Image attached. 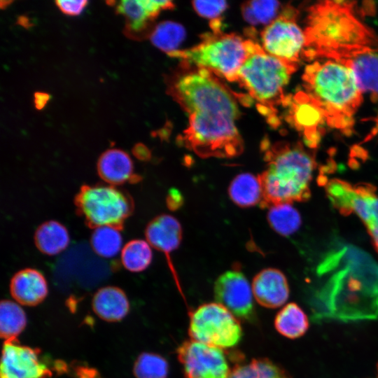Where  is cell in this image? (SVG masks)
I'll return each instance as SVG.
<instances>
[{
    "mask_svg": "<svg viewBox=\"0 0 378 378\" xmlns=\"http://www.w3.org/2000/svg\"><path fill=\"white\" fill-rule=\"evenodd\" d=\"M355 2L321 1L308 8L302 57L337 62L354 74L377 106L365 141L378 136V36L356 16Z\"/></svg>",
    "mask_w": 378,
    "mask_h": 378,
    "instance_id": "6da1fadb",
    "label": "cell"
},
{
    "mask_svg": "<svg viewBox=\"0 0 378 378\" xmlns=\"http://www.w3.org/2000/svg\"><path fill=\"white\" fill-rule=\"evenodd\" d=\"M186 66L168 90L188 115L181 141L201 158L239 155L244 143L236 126L239 110L233 95L209 70Z\"/></svg>",
    "mask_w": 378,
    "mask_h": 378,
    "instance_id": "7a4b0ae2",
    "label": "cell"
},
{
    "mask_svg": "<svg viewBox=\"0 0 378 378\" xmlns=\"http://www.w3.org/2000/svg\"><path fill=\"white\" fill-rule=\"evenodd\" d=\"M304 92L321 112L325 122L345 134H351L354 115L363 102L354 72L332 60L308 64L302 75Z\"/></svg>",
    "mask_w": 378,
    "mask_h": 378,
    "instance_id": "3957f363",
    "label": "cell"
},
{
    "mask_svg": "<svg viewBox=\"0 0 378 378\" xmlns=\"http://www.w3.org/2000/svg\"><path fill=\"white\" fill-rule=\"evenodd\" d=\"M265 149L266 167L258 174L262 208L307 201L316 167L314 157L301 144L278 142Z\"/></svg>",
    "mask_w": 378,
    "mask_h": 378,
    "instance_id": "277c9868",
    "label": "cell"
},
{
    "mask_svg": "<svg viewBox=\"0 0 378 378\" xmlns=\"http://www.w3.org/2000/svg\"><path fill=\"white\" fill-rule=\"evenodd\" d=\"M297 68L267 53L256 43L238 72L236 82L258 102L261 111L274 126L279 124L276 107L290 103L284 90Z\"/></svg>",
    "mask_w": 378,
    "mask_h": 378,
    "instance_id": "5b68a950",
    "label": "cell"
},
{
    "mask_svg": "<svg viewBox=\"0 0 378 378\" xmlns=\"http://www.w3.org/2000/svg\"><path fill=\"white\" fill-rule=\"evenodd\" d=\"M256 43L235 34L213 31L197 46L168 55L180 59L186 66L203 68L235 82L241 66Z\"/></svg>",
    "mask_w": 378,
    "mask_h": 378,
    "instance_id": "8992f818",
    "label": "cell"
},
{
    "mask_svg": "<svg viewBox=\"0 0 378 378\" xmlns=\"http://www.w3.org/2000/svg\"><path fill=\"white\" fill-rule=\"evenodd\" d=\"M78 212L92 227L111 225L121 228L131 214L130 197L113 186H83L75 200Z\"/></svg>",
    "mask_w": 378,
    "mask_h": 378,
    "instance_id": "52a82bcc",
    "label": "cell"
},
{
    "mask_svg": "<svg viewBox=\"0 0 378 378\" xmlns=\"http://www.w3.org/2000/svg\"><path fill=\"white\" fill-rule=\"evenodd\" d=\"M188 333L190 340L223 349L240 342L242 328L227 308L218 302H209L190 314Z\"/></svg>",
    "mask_w": 378,
    "mask_h": 378,
    "instance_id": "ba28073f",
    "label": "cell"
},
{
    "mask_svg": "<svg viewBox=\"0 0 378 378\" xmlns=\"http://www.w3.org/2000/svg\"><path fill=\"white\" fill-rule=\"evenodd\" d=\"M326 192L332 204L343 214L356 213L363 220L378 253V195L370 184L352 186L339 179L329 181Z\"/></svg>",
    "mask_w": 378,
    "mask_h": 378,
    "instance_id": "9c48e42d",
    "label": "cell"
},
{
    "mask_svg": "<svg viewBox=\"0 0 378 378\" xmlns=\"http://www.w3.org/2000/svg\"><path fill=\"white\" fill-rule=\"evenodd\" d=\"M298 10L291 6L267 25L261 34L263 50L268 54L298 67L305 43L304 30L298 25Z\"/></svg>",
    "mask_w": 378,
    "mask_h": 378,
    "instance_id": "30bf717a",
    "label": "cell"
},
{
    "mask_svg": "<svg viewBox=\"0 0 378 378\" xmlns=\"http://www.w3.org/2000/svg\"><path fill=\"white\" fill-rule=\"evenodd\" d=\"M184 378H230L232 368L223 349L192 340L176 350Z\"/></svg>",
    "mask_w": 378,
    "mask_h": 378,
    "instance_id": "8fae6325",
    "label": "cell"
},
{
    "mask_svg": "<svg viewBox=\"0 0 378 378\" xmlns=\"http://www.w3.org/2000/svg\"><path fill=\"white\" fill-rule=\"evenodd\" d=\"M214 293L216 302L236 318L245 321L255 319L252 287L242 272L229 270L220 274L214 283Z\"/></svg>",
    "mask_w": 378,
    "mask_h": 378,
    "instance_id": "7c38bea8",
    "label": "cell"
},
{
    "mask_svg": "<svg viewBox=\"0 0 378 378\" xmlns=\"http://www.w3.org/2000/svg\"><path fill=\"white\" fill-rule=\"evenodd\" d=\"M40 355L38 349L22 345L18 339L4 341L0 378H50L52 372Z\"/></svg>",
    "mask_w": 378,
    "mask_h": 378,
    "instance_id": "4fadbf2b",
    "label": "cell"
},
{
    "mask_svg": "<svg viewBox=\"0 0 378 378\" xmlns=\"http://www.w3.org/2000/svg\"><path fill=\"white\" fill-rule=\"evenodd\" d=\"M252 291L258 303L266 308H277L288 299L289 286L284 274L275 268H266L253 278Z\"/></svg>",
    "mask_w": 378,
    "mask_h": 378,
    "instance_id": "5bb4252c",
    "label": "cell"
},
{
    "mask_svg": "<svg viewBox=\"0 0 378 378\" xmlns=\"http://www.w3.org/2000/svg\"><path fill=\"white\" fill-rule=\"evenodd\" d=\"M145 233L146 241L151 247L162 251L166 255L173 271L170 254L178 248L183 234L179 221L171 215H159L148 224Z\"/></svg>",
    "mask_w": 378,
    "mask_h": 378,
    "instance_id": "9a60e30c",
    "label": "cell"
},
{
    "mask_svg": "<svg viewBox=\"0 0 378 378\" xmlns=\"http://www.w3.org/2000/svg\"><path fill=\"white\" fill-rule=\"evenodd\" d=\"M48 291L44 276L35 269L21 270L10 280V295L22 305L32 307L40 304L46 298Z\"/></svg>",
    "mask_w": 378,
    "mask_h": 378,
    "instance_id": "2e32d148",
    "label": "cell"
},
{
    "mask_svg": "<svg viewBox=\"0 0 378 378\" xmlns=\"http://www.w3.org/2000/svg\"><path fill=\"white\" fill-rule=\"evenodd\" d=\"M289 104L292 122L303 132L307 144L315 146L320 138L319 125L324 121L321 112L304 91L298 92Z\"/></svg>",
    "mask_w": 378,
    "mask_h": 378,
    "instance_id": "e0dca14e",
    "label": "cell"
},
{
    "mask_svg": "<svg viewBox=\"0 0 378 378\" xmlns=\"http://www.w3.org/2000/svg\"><path fill=\"white\" fill-rule=\"evenodd\" d=\"M92 307L99 318L108 322L121 321L130 310V303L125 292L113 286L99 288L92 298Z\"/></svg>",
    "mask_w": 378,
    "mask_h": 378,
    "instance_id": "ac0fdd59",
    "label": "cell"
},
{
    "mask_svg": "<svg viewBox=\"0 0 378 378\" xmlns=\"http://www.w3.org/2000/svg\"><path fill=\"white\" fill-rule=\"evenodd\" d=\"M133 169L130 155L118 148L106 150L97 162L99 175L111 186L120 185L129 181L133 175Z\"/></svg>",
    "mask_w": 378,
    "mask_h": 378,
    "instance_id": "d6986e66",
    "label": "cell"
},
{
    "mask_svg": "<svg viewBox=\"0 0 378 378\" xmlns=\"http://www.w3.org/2000/svg\"><path fill=\"white\" fill-rule=\"evenodd\" d=\"M34 241L41 252L48 255H55L68 246L69 234L62 224L55 220H49L37 228Z\"/></svg>",
    "mask_w": 378,
    "mask_h": 378,
    "instance_id": "ffe728a7",
    "label": "cell"
},
{
    "mask_svg": "<svg viewBox=\"0 0 378 378\" xmlns=\"http://www.w3.org/2000/svg\"><path fill=\"white\" fill-rule=\"evenodd\" d=\"M230 200L238 206L251 207L262 200V188L258 176L250 173L237 175L228 188Z\"/></svg>",
    "mask_w": 378,
    "mask_h": 378,
    "instance_id": "44dd1931",
    "label": "cell"
},
{
    "mask_svg": "<svg viewBox=\"0 0 378 378\" xmlns=\"http://www.w3.org/2000/svg\"><path fill=\"white\" fill-rule=\"evenodd\" d=\"M274 327L281 335L289 339L303 336L309 328L307 314L294 302L286 304L276 315Z\"/></svg>",
    "mask_w": 378,
    "mask_h": 378,
    "instance_id": "7402d4cb",
    "label": "cell"
},
{
    "mask_svg": "<svg viewBox=\"0 0 378 378\" xmlns=\"http://www.w3.org/2000/svg\"><path fill=\"white\" fill-rule=\"evenodd\" d=\"M115 11L125 17V34L136 38L148 29L154 18L146 4V0H123L115 6Z\"/></svg>",
    "mask_w": 378,
    "mask_h": 378,
    "instance_id": "603a6c76",
    "label": "cell"
},
{
    "mask_svg": "<svg viewBox=\"0 0 378 378\" xmlns=\"http://www.w3.org/2000/svg\"><path fill=\"white\" fill-rule=\"evenodd\" d=\"M27 326V316L18 302L4 300L0 304V334L4 341L17 340Z\"/></svg>",
    "mask_w": 378,
    "mask_h": 378,
    "instance_id": "cb8c5ba5",
    "label": "cell"
},
{
    "mask_svg": "<svg viewBox=\"0 0 378 378\" xmlns=\"http://www.w3.org/2000/svg\"><path fill=\"white\" fill-rule=\"evenodd\" d=\"M230 378H291L280 365L269 358H253L244 364L236 365Z\"/></svg>",
    "mask_w": 378,
    "mask_h": 378,
    "instance_id": "d4e9b609",
    "label": "cell"
},
{
    "mask_svg": "<svg viewBox=\"0 0 378 378\" xmlns=\"http://www.w3.org/2000/svg\"><path fill=\"white\" fill-rule=\"evenodd\" d=\"M117 227L104 225L95 227L90 237L94 252L104 258L116 256L122 249V238Z\"/></svg>",
    "mask_w": 378,
    "mask_h": 378,
    "instance_id": "484cf974",
    "label": "cell"
},
{
    "mask_svg": "<svg viewBox=\"0 0 378 378\" xmlns=\"http://www.w3.org/2000/svg\"><path fill=\"white\" fill-rule=\"evenodd\" d=\"M267 218L270 227L283 236L293 234L302 224L299 212L291 204H281L270 207Z\"/></svg>",
    "mask_w": 378,
    "mask_h": 378,
    "instance_id": "4316f807",
    "label": "cell"
},
{
    "mask_svg": "<svg viewBox=\"0 0 378 378\" xmlns=\"http://www.w3.org/2000/svg\"><path fill=\"white\" fill-rule=\"evenodd\" d=\"M185 36L186 30L181 24L172 21H164L157 24L151 31L150 39L153 45L168 55L178 50Z\"/></svg>",
    "mask_w": 378,
    "mask_h": 378,
    "instance_id": "83f0119b",
    "label": "cell"
},
{
    "mask_svg": "<svg viewBox=\"0 0 378 378\" xmlns=\"http://www.w3.org/2000/svg\"><path fill=\"white\" fill-rule=\"evenodd\" d=\"M152 258L151 246L143 239L130 241L123 246L120 252L122 265L132 272L145 270L150 265Z\"/></svg>",
    "mask_w": 378,
    "mask_h": 378,
    "instance_id": "f1b7e54d",
    "label": "cell"
},
{
    "mask_svg": "<svg viewBox=\"0 0 378 378\" xmlns=\"http://www.w3.org/2000/svg\"><path fill=\"white\" fill-rule=\"evenodd\" d=\"M281 3L276 1H251L242 4L241 14L252 25H268L281 13Z\"/></svg>",
    "mask_w": 378,
    "mask_h": 378,
    "instance_id": "f546056e",
    "label": "cell"
},
{
    "mask_svg": "<svg viewBox=\"0 0 378 378\" xmlns=\"http://www.w3.org/2000/svg\"><path fill=\"white\" fill-rule=\"evenodd\" d=\"M133 372L136 378H167L169 364L158 354L144 352L136 358Z\"/></svg>",
    "mask_w": 378,
    "mask_h": 378,
    "instance_id": "4dcf8cb0",
    "label": "cell"
},
{
    "mask_svg": "<svg viewBox=\"0 0 378 378\" xmlns=\"http://www.w3.org/2000/svg\"><path fill=\"white\" fill-rule=\"evenodd\" d=\"M192 4L198 15L212 21L218 20L227 7L225 1H194Z\"/></svg>",
    "mask_w": 378,
    "mask_h": 378,
    "instance_id": "1f68e13d",
    "label": "cell"
},
{
    "mask_svg": "<svg viewBox=\"0 0 378 378\" xmlns=\"http://www.w3.org/2000/svg\"><path fill=\"white\" fill-rule=\"evenodd\" d=\"M88 1H69L57 0L55 1L56 6L65 15L69 16H76L80 15L86 5Z\"/></svg>",
    "mask_w": 378,
    "mask_h": 378,
    "instance_id": "d6a6232c",
    "label": "cell"
},
{
    "mask_svg": "<svg viewBox=\"0 0 378 378\" xmlns=\"http://www.w3.org/2000/svg\"><path fill=\"white\" fill-rule=\"evenodd\" d=\"M167 203L172 210L178 209L183 203V198L179 191L175 189L171 190L167 195Z\"/></svg>",
    "mask_w": 378,
    "mask_h": 378,
    "instance_id": "836d02e7",
    "label": "cell"
},
{
    "mask_svg": "<svg viewBox=\"0 0 378 378\" xmlns=\"http://www.w3.org/2000/svg\"><path fill=\"white\" fill-rule=\"evenodd\" d=\"M50 99V95L43 92H36L34 94V104L37 110H41L45 107Z\"/></svg>",
    "mask_w": 378,
    "mask_h": 378,
    "instance_id": "e575fe53",
    "label": "cell"
},
{
    "mask_svg": "<svg viewBox=\"0 0 378 378\" xmlns=\"http://www.w3.org/2000/svg\"><path fill=\"white\" fill-rule=\"evenodd\" d=\"M134 155L139 159H146L149 152L146 147L141 144H136L133 148Z\"/></svg>",
    "mask_w": 378,
    "mask_h": 378,
    "instance_id": "d590c367",
    "label": "cell"
},
{
    "mask_svg": "<svg viewBox=\"0 0 378 378\" xmlns=\"http://www.w3.org/2000/svg\"><path fill=\"white\" fill-rule=\"evenodd\" d=\"M18 24L25 28H29L33 26V24L29 21V19L26 16H20L18 18Z\"/></svg>",
    "mask_w": 378,
    "mask_h": 378,
    "instance_id": "8d00e7d4",
    "label": "cell"
},
{
    "mask_svg": "<svg viewBox=\"0 0 378 378\" xmlns=\"http://www.w3.org/2000/svg\"><path fill=\"white\" fill-rule=\"evenodd\" d=\"M376 378H378V363L377 365V377Z\"/></svg>",
    "mask_w": 378,
    "mask_h": 378,
    "instance_id": "74e56055",
    "label": "cell"
}]
</instances>
